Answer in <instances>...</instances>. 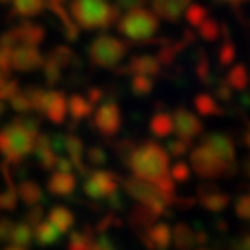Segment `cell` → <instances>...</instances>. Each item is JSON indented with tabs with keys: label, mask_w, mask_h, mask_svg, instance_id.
Wrapping results in <instances>:
<instances>
[{
	"label": "cell",
	"mask_w": 250,
	"mask_h": 250,
	"mask_svg": "<svg viewBox=\"0 0 250 250\" xmlns=\"http://www.w3.org/2000/svg\"><path fill=\"white\" fill-rule=\"evenodd\" d=\"M4 109H6V106H4V102H0V117H2V113H4Z\"/></svg>",
	"instance_id": "53"
},
{
	"label": "cell",
	"mask_w": 250,
	"mask_h": 250,
	"mask_svg": "<svg viewBox=\"0 0 250 250\" xmlns=\"http://www.w3.org/2000/svg\"><path fill=\"white\" fill-rule=\"evenodd\" d=\"M143 241L148 249L165 250L170 245V241H172L170 226L167 223H158L156 221L146 232H143Z\"/></svg>",
	"instance_id": "15"
},
{
	"label": "cell",
	"mask_w": 250,
	"mask_h": 250,
	"mask_svg": "<svg viewBox=\"0 0 250 250\" xmlns=\"http://www.w3.org/2000/svg\"><path fill=\"white\" fill-rule=\"evenodd\" d=\"M152 9L158 15V19L169 21V22H176L186 9L189 8L191 0H150Z\"/></svg>",
	"instance_id": "14"
},
{
	"label": "cell",
	"mask_w": 250,
	"mask_h": 250,
	"mask_svg": "<svg viewBox=\"0 0 250 250\" xmlns=\"http://www.w3.org/2000/svg\"><path fill=\"white\" fill-rule=\"evenodd\" d=\"M126 165L134 176L152 182L167 193H174V182L169 176V154L161 145L146 141L141 146H135Z\"/></svg>",
	"instance_id": "1"
},
{
	"label": "cell",
	"mask_w": 250,
	"mask_h": 250,
	"mask_svg": "<svg viewBox=\"0 0 250 250\" xmlns=\"http://www.w3.org/2000/svg\"><path fill=\"white\" fill-rule=\"evenodd\" d=\"M197 74H198V78H202V80L208 78V65H206V62H200L197 65Z\"/></svg>",
	"instance_id": "51"
},
{
	"label": "cell",
	"mask_w": 250,
	"mask_h": 250,
	"mask_svg": "<svg viewBox=\"0 0 250 250\" xmlns=\"http://www.w3.org/2000/svg\"><path fill=\"white\" fill-rule=\"evenodd\" d=\"M13 34L17 37L19 45H34L37 46L45 39V28L36 22H22L13 28Z\"/></svg>",
	"instance_id": "19"
},
{
	"label": "cell",
	"mask_w": 250,
	"mask_h": 250,
	"mask_svg": "<svg viewBox=\"0 0 250 250\" xmlns=\"http://www.w3.org/2000/svg\"><path fill=\"white\" fill-rule=\"evenodd\" d=\"M128 54V45L107 34L97 36L87 46V56L93 65L100 69H115Z\"/></svg>",
	"instance_id": "6"
},
{
	"label": "cell",
	"mask_w": 250,
	"mask_h": 250,
	"mask_svg": "<svg viewBox=\"0 0 250 250\" xmlns=\"http://www.w3.org/2000/svg\"><path fill=\"white\" fill-rule=\"evenodd\" d=\"M0 211H2V191H0Z\"/></svg>",
	"instance_id": "55"
},
{
	"label": "cell",
	"mask_w": 250,
	"mask_h": 250,
	"mask_svg": "<svg viewBox=\"0 0 250 250\" xmlns=\"http://www.w3.org/2000/svg\"><path fill=\"white\" fill-rule=\"evenodd\" d=\"M43 54L34 45H17L11 50V69L19 72H32L43 65Z\"/></svg>",
	"instance_id": "9"
},
{
	"label": "cell",
	"mask_w": 250,
	"mask_h": 250,
	"mask_svg": "<svg viewBox=\"0 0 250 250\" xmlns=\"http://www.w3.org/2000/svg\"><path fill=\"white\" fill-rule=\"evenodd\" d=\"M67 111L71 115L72 121H83L93 113V104L85 97L82 95H72L71 99L67 100Z\"/></svg>",
	"instance_id": "24"
},
{
	"label": "cell",
	"mask_w": 250,
	"mask_h": 250,
	"mask_svg": "<svg viewBox=\"0 0 250 250\" xmlns=\"http://www.w3.org/2000/svg\"><path fill=\"white\" fill-rule=\"evenodd\" d=\"M117 30L121 36L134 43H152L160 32V19L146 8L132 9L117 21Z\"/></svg>",
	"instance_id": "4"
},
{
	"label": "cell",
	"mask_w": 250,
	"mask_h": 250,
	"mask_svg": "<svg viewBox=\"0 0 250 250\" xmlns=\"http://www.w3.org/2000/svg\"><path fill=\"white\" fill-rule=\"evenodd\" d=\"M19 200H22L26 206H37L43 202V189L37 186L34 180H22L17 188Z\"/></svg>",
	"instance_id": "23"
},
{
	"label": "cell",
	"mask_w": 250,
	"mask_h": 250,
	"mask_svg": "<svg viewBox=\"0 0 250 250\" xmlns=\"http://www.w3.org/2000/svg\"><path fill=\"white\" fill-rule=\"evenodd\" d=\"M172 241L180 250H188L193 247V243L197 239H195V233H193V230L189 228L188 224L178 223L174 226V232H172Z\"/></svg>",
	"instance_id": "28"
},
{
	"label": "cell",
	"mask_w": 250,
	"mask_h": 250,
	"mask_svg": "<svg viewBox=\"0 0 250 250\" xmlns=\"http://www.w3.org/2000/svg\"><path fill=\"white\" fill-rule=\"evenodd\" d=\"M158 215L152 211L150 208H146L143 204H137L132 208V211L128 215V224L134 228L135 232H146L152 224L156 223Z\"/></svg>",
	"instance_id": "20"
},
{
	"label": "cell",
	"mask_w": 250,
	"mask_h": 250,
	"mask_svg": "<svg viewBox=\"0 0 250 250\" xmlns=\"http://www.w3.org/2000/svg\"><path fill=\"white\" fill-rule=\"evenodd\" d=\"M17 91H19V82L15 78H8V80L0 85V102L9 100Z\"/></svg>",
	"instance_id": "42"
},
{
	"label": "cell",
	"mask_w": 250,
	"mask_h": 250,
	"mask_svg": "<svg viewBox=\"0 0 250 250\" xmlns=\"http://www.w3.org/2000/svg\"><path fill=\"white\" fill-rule=\"evenodd\" d=\"M195 107H197V111H200L202 115H213V113L219 111L215 100L209 95H206V93H200V95L195 97Z\"/></svg>",
	"instance_id": "36"
},
{
	"label": "cell",
	"mask_w": 250,
	"mask_h": 250,
	"mask_svg": "<svg viewBox=\"0 0 250 250\" xmlns=\"http://www.w3.org/2000/svg\"><path fill=\"white\" fill-rule=\"evenodd\" d=\"M93 239L89 232H74L69 239V250H91Z\"/></svg>",
	"instance_id": "35"
},
{
	"label": "cell",
	"mask_w": 250,
	"mask_h": 250,
	"mask_svg": "<svg viewBox=\"0 0 250 250\" xmlns=\"http://www.w3.org/2000/svg\"><path fill=\"white\" fill-rule=\"evenodd\" d=\"M121 126H123V113H121V107L117 106V102L113 100L100 102L99 109L95 111V117H93V128L102 137L111 139L119 134Z\"/></svg>",
	"instance_id": "8"
},
{
	"label": "cell",
	"mask_w": 250,
	"mask_h": 250,
	"mask_svg": "<svg viewBox=\"0 0 250 250\" xmlns=\"http://www.w3.org/2000/svg\"><path fill=\"white\" fill-rule=\"evenodd\" d=\"M119 9L107 0H71V19L83 30H106L117 22Z\"/></svg>",
	"instance_id": "3"
},
{
	"label": "cell",
	"mask_w": 250,
	"mask_h": 250,
	"mask_svg": "<svg viewBox=\"0 0 250 250\" xmlns=\"http://www.w3.org/2000/svg\"><path fill=\"white\" fill-rule=\"evenodd\" d=\"M63 152H65V158H69L72 163V167L80 172L82 176H87L91 170L83 161V141H82L78 135L69 134L63 135Z\"/></svg>",
	"instance_id": "13"
},
{
	"label": "cell",
	"mask_w": 250,
	"mask_h": 250,
	"mask_svg": "<svg viewBox=\"0 0 250 250\" xmlns=\"http://www.w3.org/2000/svg\"><path fill=\"white\" fill-rule=\"evenodd\" d=\"M54 169L62 170V172H72V163L69 158H65V156H58V161H56V167Z\"/></svg>",
	"instance_id": "50"
},
{
	"label": "cell",
	"mask_w": 250,
	"mask_h": 250,
	"mask_svg": "<svg viewBox=\"0 0 250 250\" xmlns=\"http://www.w3.org/2000/svg\"><path fill=\"white\" fill-rule=\"evenodd\" d=\"M34 154H36L37 161L41 163L43 169H54L56 167V161H58V156L56 150L52 148V141H50V135L48 134H37L36 141H34Z\"/></svg>",
	"instance_id": "17"
},
{
	"label": "cell",
	"mask_w": 250,
	"mask_h": 250,
	"mask_svg": "<svg viewBox=\"0 0 250 250\" xmlns=\"http://www.w3.org/2000/svg\"><path fill=\"white\" fill-rule=\"evenodd\" d=\"M119 176L111 170H91L83 182V193L91 200H106L119 191Z\"/></svg>",
	"instance_id": "7"
},
{
	"label": "cell",
	"mask_w": 250,
	"mask_h": 250,
	"mask_svg": "<svg viewBox=\"0 0 250 250\" xmlns=\"http://www.w3.org/2000/svg\"><path fill=\"white\" fill-rule=\"evenodd\" d=\"M172 132L182 139L191 141L202 132V123L198 121V117H195L186 107H178L172 113Z\"/></svg>",
	"instance_id": "11"
},
{
	"label": "cell",
	"mask_w": 250,
	"mask_h": 250,
	"mask_svg": "<svg viewBox=\"0 0 250 250\" xmlns=\"http://www.w3.org/2000/svg\"><path fill=\"white\" fill-rule=\"evenodd\" d=\"M6 250H22L21 247H11V249H6Z\"/></svg>",
	"instance_id": "54"
},
{
	"label": "cell",
	"mask_w": 250,
	"mask_h": 250,
	"mask_svg": "<svg viewBox=\"0 0 250 250\" xmlns=\"http://www.w3.org/2000/svg\"><path fill=\"white\" fill-rule=\"evenodd\" d=\"M189 174H191L189 165L188 163H184V161H176V163L169 169V176L172 178L174 184H186V182L189 180Z\"/></svg>",
	"instance_id": "38"
},
{
	"label": "cell",
	"mask_w": 250,
	"mask_h": 250,
	"mask_svg": "<svg viewBox=\"0 0 250 250\" xmlns=\"http://www.w3.org/2000/svg\"><path fill=\"white\" fill-rule=\"evenodd\" d=\"M150 132L156 137H169L172 134V115L169 111H158L150 119Z\"/></svg>",
	"instance_id": "25"
},
{
	"label": "cell",
	"mask_w": 250,
	"mask_h": 250,
	"mask_svg": "<svg viewBox=\"0 0 250 250\" xmlns=\"http://www.w3.org/2000/svg\"><path fill=\"white\" fill-rule=\"evenodd\" d=\"M32 239H34V228L30 224L24 223V221L13 224L11 233H9V241H13L17 247H26L32 243Z\"/></svg>",
	"instance_id": "29"
},
{
	"label": "cell",
	"mask_w": 250,
	"mask_h": 250,
	"mask_svg": "<svg viewBox=\"0 0 250 250\" xmlns=\"http://www.w3.org/2000/svg\"><path fill=\"white\" fill-rule=\"evenodd\" d=\"M113 224H123V221H121L115 213H106L99 223H97V232H106L107 228L113 226Z\"/></svg>",
	"instance_id": "46"
},
{
	"label": "cell",
	"mask_w": 250,
	"mask_h": 250,
	"mask_svg": "<svg viewBox=\"0 0 250 250\" xmlns=\"http://www.w3.org/2000/svg\"><path fill=\"white\" fill-rule=\"evenodd\" d=\"M46 221H50L58 228L60 233H67L71 232L72 226H74V215L65 206H54L52 209L48 211V219Z\"/></svg>",
	"instance_id": "21"
},
{
	"label": "cell",
	"mask_w": 250,
	"mask_h": 250,
	"mask_svg": "<svg viewBox=\"0 0 250 250\" xmlns=\"http://www.w3.org/2000/svg\"><path fill=\"white\" fill-rule=\"evenodd\" d=\"M146 0H115V8L119 11H132V9L145 8Z\"/></svg>",
	"instance_id": "45"
},
{
	"label": "cell",
	"mask_w": 250,
	"mask_h": 250,
	"mask_svg": "<svg viewBox=\"0 0 250 250\" xmlns=\"http://www.w3.org/2000/svg\"><path fill=\"white\" fill-rule=\"evenodd\" d=\"M0 71L9 74L11 72V50L0 48Z\"/></svg>",
	"instance_id": "47"
},
{
	"label": "cell",
	"mask_w": 250,
	"mask_h": 250,
	"mask_svg": "<svg viewBox=\"0 0 250 250\" xmlns=\"http://www.w3.org/2000/svg\"><path fill=\"white\" fill-rule=\"evenodd\" d=\"M123 188L137 204L150 208L158 217L165 213L170 206L174 204V193H167L161 188H158L156 184L137 178V176H128L123 180Z\"/></svg>",
	"instance_id": "5"
},
{
	"label": "cell",
	"mask_w": 250,
	"mask_h": 250,
	"mask_svg": "<svg viewBox=\"0 0 250 250\" xmlns=\"http://www.w3.org/2000/svg\"><path fill=\"white\" fill-rule=\"evenodd\" d=\"M46 6H65V0H46Z\"/></svg>",
	"instance_id": "52"
},
{
	"label": "cell",
	"mask_w": 250,
	"mask_h": 250,
	"mask_svg": "<svg viewBox=\"0 0 250 250\" xmlns=\"http://www.w3.org/2000/svg\"><path fill=\"white\" fill-rule=\"evenodd\" d=\"M11 228H13V223H11L9 219H6V217H0V241L9 239Z\"/></svg>",
	"instance_id": "48"
},
{
	"label": "cell",
	"mask_w": 250,
	"mask_h": 250,
	"mask_svg": "<svg viewBox=\"0 0 250 250\" xmlns=\"http://www.w3.org/2000/svg\"><path fill=\"white\" fill-rule=\"evenodd\" d=\"M204 146L211 154H215L219 160L232 156V145L228 143V139H224L223 135H209V137H206Z\"/></svg>",
	"instance_id": "27"
},
{
	"label": "cell",
	"mask_w": 250,
	"mask_h": 250,
	"mask_svg": "<svg viewBox=\"0 0 250 250\" xmlns=\"http://www.w3.org/2000/svg\"><path fill=\"white\" fill-rule=\"evenodd\" d=\"M154 78L152 76H145V74H132V80H130V89L135 97H145V95H150L154 89Z\"/></svg>",
	"instance_id": "30"
},
{
	"label": "cell",
	"mask_w": 250,
	"mask_h": 250,
	"mask_svg": "<svg viewBox=\"0 0 250 250\" xmlns=\"http://www.w3.org/2000/svg\"><path fill=\"white\" fill-rule=\"evenodd\" d=\"M46 189L56 197H71L76 191V176L74 172H62L56 170L46 182Z\"/></svg>",
	"instance_id": "18"
},
{
	"label": "cell",
	"mask_w": 250,
	"mask_h": 250,
	"mask_svg": "<svg viewBox=\"0 0 250 250\" xmlns=\"http://www.w3.org/2000/svg\"><path fill=\"white\" fill-rule=\"evenodd\" d=\"M9 106H11L13 111H17V113H21V115H26V113L32 111L30 99L26 97V93H24V91H21V89H19L17 93L9 99Z\"/></svg>",
	"instance_id": "34"
},
{
	"label": "cell",
	"mask_w": 250,
	"mask_h": 250,
	"mask_svg": "<svg viewBox=\"0 0 250 250\" xmlns=\"http://www.w3.org/2000/svg\"><path fill=\"white\" fill-rule=\"evenodd\" d=\"M41 69H43V76H45L46 83H58V82L62 80V72L63 69L58 65V63L54 62L50 56H46L45 60H43V65H41Z\"/></svg>",
	"instance_id": "32"
},
{
	"label": "cell",
	"mask_w": 250,
	"mask_h": 250,
	"mask_svg": "<svg viewBox=\"0 0 250 250\" xmlns=\"http://www.w3.org/2000/svg\"><path fill=\"white\" fill-rule=\"evenodd\" d=\"M43 219H45V209H43L39 204L30 206V209L26 211V217H24V223H28L32 228H34V226H37Z\"/></svg>",
	"instance_id": "43"
},
{
	"label": "cell",
	"mask_w": 250,
	"mask_h": 250,
	"mask_svg": "<svg viewBox=\"0 0 250 250\" xmlns=\"http://www.w3.org/2000/svg\"><path fill=\"white\" fill-rule=\"evenodd\" d=\"M48 56H50L62 69H67V67L74 65V62H78V60H76V54L72 52V48L67 45H58L54 50H50Z\"/></svg>",
	"instance_id": "31"
},
{
	"label": "cell",
	"mask_w": 250,
	"mask_h": 250,
	"mask_svg": "<svg viewBox=\"0 0 250 250\" xmlns=\"http://www.w3.org/2000/svg\"><path fill=\"white\" fill-rule=\"evenodd\" d=\"M34 235H36L37 243H39L41 247H48V245L58 243L62 233L58 232V228H56L50 221H45V219H43L37 226H34Z\"/></svg>",
	"instance_id": "26"
},
{
	"label": "cell",
	"mask_w": 250,
	"mask_h": 250,
	"mask_svg": "<svg viewBox=\"0 0 250 250\" xmlns=\"http://www.w3.org/2000/svg\"><path fill=\"white\" fill-rule=\"evenodd\" d=\"M189 150H191V141L182 139V137L169 139L167 145H165V152H167L169 156H172V158H184Z\"/></svg>",
	"instance_id": "33"
},
{
	"label": "cell",
	"mask_w": 250,
	"mask_h": 250,
	"mask_svg": "<svg viewBox=\"0 0 250 250\" xmlns=\"http://www.w3.org/2000/svg\"><path fill=\"white\" fill-rule=\"evenodd\" d=\"M135 146H137V145L134 143V139H128V137L121 139V141L115 145L117 156L123 160V163H126V161H128V158L132 156V152L135 150Z\"/></svg>",
	"instance_id": "40"
},
{
	"label": "cell",
	"mask_w": 250,
	"mask_h": 250,
	"mask_svg": "<svg viewBox=\"0 0 250 250\" xmlns=\"http://www.w3.org/2000/svg\"><path fill=\"white\" fill-rule=\"evenodd\" d=\"M67 100H69L67 95L62 93V91H45L39 113H43L48 121H52L54 125H62V123H65L67 115H69Z\"/></svg>",
	"instance_id": "10"
},
{
	"label": "cell",
	"mask_w": 250,
	"mask_h": 250,
	"mask_svg": "<svg viewBox=\"0 0 250 250\" xmlns=\"http://www.w3.org/2000/svg\"><path fill=\"white\" fill-rule=\"evenodd\" d=\"M186 19H188V22L191 26H200L202 22L206 21L208 17V13H206V9L202 6H198V4H189V8L186 9Z\"/></svg>",
	"instance_id": "37"
},
{
	"label": "cell",
	"mask_w": 250,
	"mask_h": 250,
	"mask_svg": "<svg viewBox=\"0 0 250 250\" xmlns=\"http://www.w3.org/2000/svg\"><path fill=\"white\" fill-rule=\"evenodd\" d=\"M6 2H9V0H0V4H6Z\"/></svg>",
	"instance_id": "56"
},
{
	"label": "cell",
	"mask_w": 250,
	"mask_h": 250,
	"mask_svg": "<svg viewBox=\"0 0 250 250\" xmlns=\"http://www.w3.org/2000/svg\"><path fill=\"white\" fill-rule=\"evenodd\" d=\"M46 8V0H11V15L30 19Z\"/></svg>",
	"instance_id": "22"
},
{
	"label": "cell",
	"mask_w": 250,
	"mask_h": 250,
	"mask_svg": "<svg viewBox=\"0 0 250 250\" xmlns=\"http://www.w3.org/2000/svg\"><path fill=\"white\" fill-rule=\"evenodd\" d=\"M126 74H145V76H158L161 71V65L158 62L156 56H150V54H145V56H135L130 60V63L126 65L125 69H121Z\"/></svg>",
	"instance_id": "16"
},
{
	"label": "cell",
	"mask_w": 250,
	"mask_h": 250,
	"mask_svg": "<svg viewBox=\"0 0 250 250\" xmlns=\"http://www.w3.org/2000/svg\"><path fill=\"white\" fill-rule=\"evenodd\" d=\"M87 161H89L93 167H100L107 161V154L102 146H91L87 150Z\"/></svg>",
	"instance_id": "41"
},
{
	"label": "cell",
	"mask_w": 250,
	"mask_h": 250,
	"mask_svg": "<svg viewBox=\"0 0 250 250\" xmlns=\"http://www.w3.org/2000/svg\"><path fill=\"white\" fill-rule=\"evenodd\" d=\"M198 34L208 39V41H213L215 37H217V24H215L213 21H208L206 19L204 22L198 26Z\"/></svg>",
	"instance_id": "44"
},
{
	"label": "cell",
	"mask_w": 250,
	"mask_h": 250,
	"mask_svg": "<svg viewBox=\"0 0 250 250\" xmlns=\"http://www.w3.org/2000/svg\"><path fill=\"white\" fill-rule=\"evenodd\" d=\"M200 202L206 209L209 211H219L226 206V197L224 195H217V193H211V195H202L200 197Z\"/></svg>",
	"instance_id": "39"
},
{
	"label": "cell",
	"mask_w": 250,
	"mask_h": 250,
	"mask_svg": "<svg viewBox=\"0 0 250 250\" xmlns=\"http://www.w3.org/2000/svg\"><path fill=\"white\" fill-rule=\"evenodd\" d=\"M85 99L89 100L91 104L95 106V104H100V102H104V91L100 89V87H91L87 91V97Z\"/></svg>",
	"instance_id": "49"
},
{
	"label": "cell",
	"mask_w": 250,
	"mask_h": 250,
	"mask_svg": "<svg viewBox=\"0 0 250 250\" xmlns=\"http://www.w3.org/2000/svg\"><path fill=\"white\" fill-rule=\"evenodd\" d=\"M191 167L197 174L206 176V178L217 176L223 169L219 158L215 154H211L206 146H198V148L191 152Z\"/></svg>",
	"instance_id": "12"
},
{
	"label": "cell",
	"mask_w": 250,
	"mask_h": 250,
	"mask_svg": "<svg viewBox=\"0 0 250 250\" xmlns=\"http://www.w3.org/2000/svg\"><path fill=\"white\" fill-rule=\"evenodd\" d=\"M39 134V121L32 117H17L0 128V154L6 163L19 165L34 150V141Z\"/></svg>",
	"instance_id": "2"
}]
</instances>
